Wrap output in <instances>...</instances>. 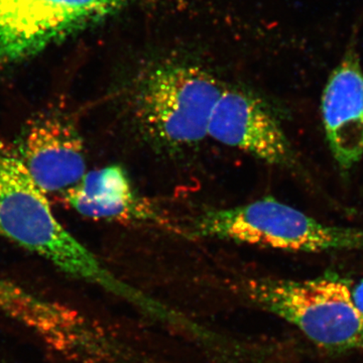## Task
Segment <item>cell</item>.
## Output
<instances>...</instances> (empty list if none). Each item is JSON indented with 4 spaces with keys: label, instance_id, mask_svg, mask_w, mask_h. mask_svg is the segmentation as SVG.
<instances>
[{
    "label": "cell",
    "instance_id": "6da1fadb",
    "mask_svg": "<svg viewBox=\"0 0 363 363\" xmlns=\"http://www.w3.org/2000/svg\"><path fill=\"white\" fill-rule=\"evenodd\" d=\"M0 238L38 255L59 271L140 303L143 295L116 278L57 218L21 161L14 142L0 131Z\"/></svg>",
    "mask_w": 363,
    "mask_h": 363
},
{
    "label": "cell",
    "instance_id": "7a4b0ae2",
    "mask_svg": "<svg viewBox=\"0 0 363 363\" xmlns=\"http://www.w3.org/2000/svg\"><path fill=\"white\" fill-rule=\"evenodd\" d=\"M243 290L253 304L292 324L322 350L363 347V316L343 279H252Z\"/></svg>",
    "mask_w": 363,
    "mask_h": 363
},
{
    "label": "cell",
    "instance_id": "3957f363",
    "mask_svg": "<svg viewBox=\"0 0 363 363\" xmlns=\"http://www.w3.org/2000/svg\"><path fill=\"white\" fill-rule=\"evenodd\" d=\"M224 86L200 67L164 64L140 81L133 114L143 135L166 150H184L208 135V126Z\"/></svg>",
    "mask_w": 363,
    "mask_h": 363
},
{
    "label": "cell",
    "instance_id": "277c9868",
    "mask_svg": "<svg viewBox=\"0 0 363 363\" xmlns=\"http://www.w3.org/2000/svg\"><path fill=\"white\" fill-rule=\"evenodd\" d=\"M194 233L284 252L363 248V229L326 225L272 197L227 209L208 210L196 219Z\"/></svg>",
    "mask_w": 363,
    "mask_h": 363
},
{
    "label": "cell",
    "instance_id": "5b68a950",
    "mask_svg": "<svg viewBox=\"0 0 363 363\" xmlns=\"http://www.w3.org/2000/svg\"><path fill=\"white\" fill-rule=\"evenodd\" d=\"M133 0H0V68L20 63Z\"/></svg>",
    "mask_w": 363,
    "mask_h": 363
},
{
    "label": "cell",
    "instance_id": "8992f818",
    "mask_svg": "<svg viewBox=\"0 0 363 363\" xmlns=\"http://www.w3.org/2000/svg\"><path fill=\"white\" fill-rule=\"evenodd\" d=\"M14 145L45 195L63 197L88 172L84 140L65 107H48L33 114Z\"/></svg>",
    "mask_w": 363,
    "mask_h": 363
},
{
    "label": "cell",
    "instance_id": "52a82bcc",
    "mask_svg": "<svg viewBox=\"0 0 363 363\" xmlns=\"http://www.w3.org/2000/svg\"><path fill=\"white\" fill-rule=\"evenodd\" d=\"M208 135L272 166L294 164L292 147L276 117L259 98L245 91L224 87L212 111Z\"/></svg>",
    "mask_w": 363,
    "mask_h": 363
},
{
    "label": "cell",
    "instance_id": "ba28073f",
    "mask_svg": "<svg viewBox=\"0 0 363 363\" xmlns=\"http://www.w3.org/2000/svg\"><path fill=\"white\" fill-rule=\"evenodd\" d=\"M85 218L123 224H145L184 235L160 208L136 192L128 172L119 164L88 171L82 181L62 197Z\"/></svg>",
    "mask_w": 363,
    "mask_h": 363
},
{
    "label": "cell",
    "instance_id": "9c48e42d",
    "mask_svg": "<svg viewBox=\"0 0 363 363\" xmlns=\"http://www.w3.org/2000/svg\"><path fill=\"white\" fill-rule=\"evenodd\" d=\"M325 86L322 118L332 156L350 169L363 156V71L355 39Z\"/></svg>",
    "mask_w": 363,
    "mask_h": 363
},
{
    "label": "cell",
    "instance_id": "30bf717a",
    "mask_svg": "<svg viewBox=\"0 0 363 363\" xmlns=\"http://www.w3.org/2000/svg\"><path fill=\"white\" fill-rule=\"evenodd\" d=\"M352 298L358 311L363 316V279L360 281V283L352 291Z\"/></svg>",
    "mask_w": 363,
    "mask_h": 363
}]
</instances>
